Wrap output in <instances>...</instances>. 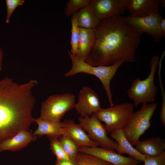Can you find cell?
Masks as SVG:
<instances>
[{"mask_svg": "<svg viewBox=\"0 0 165 165\" xmlns=\"http://www.w3.org/2000/svg\"><path fill=\"white\" fill-rule=\"evenodd\" d=\"M38 84L30 79L19 84L8 77L0 80V143L22 130H29L34 122L32 90Z\"/></svg>", "mask_w": 165, "mask_h": 165, "instance_id": "cell-2", "label": "cell"}, {"mask_svg": "<svg viewBox=\"0 0 165 165\" xmlns=\"http://www.w3.org/2000/svg\"><path fill=\"white\" fill-rule=\"evenodd\" d=\"M6 4L7 9L6 23L9 22L10 18L14 10L19 6L22 5L24 2V0H6Z\"/></svg>", "mask_w": 165, "mask_h": 165, "instance_id": "cell-26", "label": "cell"}, {"mask_svg": "<svg viewBox=\"0 0 165 165\" xmlns=\"http://www.w3.org/2000/svg\"><path fill=\"white\" fill-rule=\"evenodd\" d=\"M37 137L29 130H22L13 137L0 143V153L6 150L18 151L35 141Z\"/></svg>", "mask_w": 165, "mask_h": 165, "instance_id": "cell-15", "label": "cell"}, {"mask_svg": "<svg viewBox=\"0 0 165 165\" xmlns=\"http://www.w3.org/2000/svg\"><path fill=\"white\" fill-rule=\"evenodd\" d=\"M130 0H90L88 6L100 21L121 15L128 10Z\"/></svg>", "mask_w": 165, "mask_h": 165, "instance_id": "cell-9", "label": "cell"}, {"mask_svg": "<svg viewBox=\"0 0 165 165\" xmlns=\"http://www.w3.org/2000/svg\"><path fill=\"white\" fill-rule=\"evenodd\" d=\"M135 148L141 154L148 156H159L165 152V140L159 137L140 141Z\"/></svg>", "mask_w": 165, "mask_h": 165, "instance_id": "cell-18", "label": "cell"}, {"mask_svg": "<svg viewBox=\"0 0 165 165\" xmlns=\"http://www.w3.org/2000/svg\"><path fill=\"white\" fill-rule=\"evenodd\" d=\"M159 27L162 33L164 36H165V19L163 18L161 20L160 24Z\"/></svg>", "mask_w": 165, "mask_h": 165, "instance_id": "cell-29", "label": "cell"}, {"mask_svg": "<svg viewBox=\"0 0 165 165\" xmlns=\"http://www.w3.org/2000/svg\"><path fill=\"white\" fill-rule=\"evenodd\" d=\"M78 165H113L97 157L79 152L75 157Z\"/></svg>", "mask_w": 165, "mask_h": 165, "instance_id": "cell-22", "label": "cell"}, {"mask_svg": "<svg viewBox=\"0 0 165 165\" xmlns=\"http://www.w3.org/2000/svg\"><path fill=\"white\" fill-rule=\"evenodd\" d=\"M72 24L71 35L70 44L71 49L70 53L77 56L78 53L79 38V28L75 20L71 18Z\"/></svg>", "mask_w": 165, "mask_h": 165, "instance_id": "cell-24", "label": "cell"}, {"mask_svg": "<svg viewBox=\"0 0 165 165\" xmlns=\"http://www.w3.org/2000/svg\"><path fill=\"white\" fill-rule=\"evenodd\" d=\"M75 108L80 116H90L101 108L100 101L92 88L84 86L79 91L78 101L76 103Z\"/></svg>", "mask_w": 165, "mask_h": 165, "instance_id": "cell-12", "label": "cell"}, {"mask_svg": "<svg viewBox=\"0 0 165 165\" xmlns=\"http://www.w3.org/2000/svg\"><path fill=\"white\" fill-rule=\"evenodd\" d=\"M94 41V29L79 28L78 53L76 57L85 60L93 48Z\"/></svg>", "mask_w": 165, "mask_h": 165, "instance_id": "cell-19", "label": "cell"}, {"mask_svg": "<svg viewBox=\"0 0 165 165\" xmlns=\"http://www.w3.org/2000/svg\"><path fill=\"white\" fill-rule=\"evenodd\" d=\"M68 53L71 59L72 66L71 69L64 75L65 77L74 75L79 73H84L93 75L101 82L106 94L110 107L114 105L110 88V82L119 67L124 62L119 61L112 65L108 66H94L86 62L84 60Z\"/></svg>", "mask_w": 165, "mask_h": 165, "instance_id": "cell-3", "label": "cell"}, {"mask_svg": "<svg viewBox=\"0 0 165 165\" xmlns=\"http://www.w3.org/2000/svg\"><path fill=\"white\" fill-rule=\"evenodd\" d=\"M34 120L38 125L37 129L33 133L34 136L41 137L46 135L49 138H59L62 135L68 136V131L62 127L61 122L55 123L38 118H34Z\"/></svg>", "mask_w": 165, "mask_h": 165, "instance_id": "cell-16", "label": "cell"}, {"mask_svg": "<svg viewBox=\"0 0 165 165\" xmlns=\"http://www.w3.org/2000/svg\"><path fill=\"white\" fill-rule=\"evenodd\" d=\"M134 106L130 103H125L114 105L107 108H101L94 115L104 125L107 134L125 126L130 115L133 112Z\"/></svg>", "mask_w": 165, "mask_h": 165, "instance_id": "cell-7", "label": "cell"}, {"mask_svg": "<svg viewBox=\"0 0 165 165\" xmlns=\"http://www.w3.org/2000/svg\"><path fill=\"white\" fill-rule=\"evenodd\" d=\"M159 60L157 55L152 56L150 64V72L148 76L142 80L137 78L132 81L127 93L134 102V106L140 104L144 105L155 101L157 90L154 82L155 75Z\"/></svg>", "mask_w": 165, "mask_h": 165, "instance_id": "cell-4", "label": "cell"}, {"mask_svg": "<svg viewBox=\"0 0 165 165\" xmlns=\"http://www.w3.org/2000/svg\"><path fill=\"white\" fill-rule=\"evenodd\" d=\"M63 127L67 129L68 136L79 147L82 146L98 147L99 145L92 140L79 124L75 123L72 119H65L61 122Z\"/></svg>", "mask_w": 165, "mask_h": 165, "instance_id": "cell-14", "label": "cell"}, {"mask_svg": "<svg viewBox=\"0 0 165 165\" xmlns=\"http://www.w3.org/2000/svg\"><path fill=\"white\" fill-rule=\"evenodd\" d=\"M55 165H78L75 158L68 160L56 159Z\"/></svg>", "mask_w": 165, "mask_h": 165, "instance_id": "cell-28", "label": "cell"}, {"mask_svg": "<svg viewBox=\"0 0 165 165\" xmlns=\"http://www.w3.org/2000/svg\"><path fill=\"white\" fill-rule=\"evenodd\" d=\"M3 52L0 47V72L2 70L3 60Z\"/></svg>", "mask_w": 165, "mask_h": 165, "instance_id": "cell-30", "label": "cell"}, {"mask_svg": "<svg viewBox=\"0 0 165 165\" xmlns=\"http://www.w3.org/2000/svg\"><path fill=\"white\" fill-rule=\"evenodd\" d=\"M111 137L117 143L116 150L120 154H126L139 162H143L146 156L133 147L126 137L122 129L115 130L111 133Z\"/></svg>", "mask_w": 165, "mask_h": 165, "instance_id": "cell-17", "label": "cell"}, {"mask_svg": "<svg viewBox=\"0 0 165 165\" xmlns=\"http://www.w3.org/2000/svg\"><path fill=\"white\" fill-rule=\"evenodd\" d=\"M160 0H130L128 10L131 17L143 18L158 12Z\"/></svg>", "mask_w": 165, "mask_h": 165, "instance_id": "cell-13", "label": "cell"}, {"mask_svg": "<svg viewBox=\"0 0 165 165\" xmlns=\"http://www.w3.org/2000/svg\"><path fill=\"white\" fill-rule=\"evenodd\" d=\"M98 147H80L79 151L97 157L113 165H138L140 162L133 157L123 156L113 149Z\"/></svg>", "mask_w": 165, "mask_h": 165, "instance_id": "cell-11", "label": "cell"}, {"mask_svg": "<svg viewBox=\"0 0 165 165\" xmlns=\"http://www.w3.org/2000/svg\"><path fill=\"white\" fill-rule=\"evenodd\" d=\"M79 124L92 140L103 147L116 150L117 143L108 137L104 126L93 114L90 116L79 118Z\"/></svg>", "mask_w": 165, "mask_h": 165, "instance_id": "cell-8", "label": "cell"}, {"mask_svg": "<svg viewBox=\"0 0 165 165\" xmlns=\"http://www.w3.org/2000/svg\"><path fill=\"white\" fill-rule=\"evenodd\" d=\"M143 162L144 165H165V152L157 156H146Z\"/></svg>", "mask_w": 165, "mask_h": 165, "instance_id": "cell-27", "label": "cell"}, {"mask_svg": "<svg viewBox=\"0 0 165 165\" xmlns=\"http://www.w3.org/2000/svg\"><path fill=\"white\" fill-rule=\"evenodd\" d=\"M58 140L69 158H75L79 152V147L68 136L62 135Z\"/></svg>", "mask_w": 165, "mask_h": 165, "instance_id": "cell-21", "label": "cell"}, {"mask_svg": "<svg viewBox=\"0 0 165 165\" xmlns=\"http://www.w3.org/2000/svg\"><path fill=\"white\" fill-rule=\"evenodd\" d=\"M165 0H161L160 3L161 4L162 6H165Z\"/></svg>", "mask_w": 165, "mask_h": 165, "instance_id": "cell-31", "label": "cell"}, {"mask_svg": "<svg viewBox=\"0 0 165 165\" xmlns=\"http://www.w3.org/2000/svg\"><path fill=\"white\" fill-rule=\"evenodd\" d=\"M90 0H69L64 9L65 15L72 16L82 8L88 6Z\"/></svg>", "mask_w": 165, "mask_h": 165, "instance_id": "cell-23", "label": "cell"}, {"mask_svg": "<svg viewBox=\"0 0 165 165\" xmlns=\"http://www.w3.org/2000/svg\"><path fill=\"white\" fill-rule=\"evenodd\" d=\"M157 104L156 102L142 105L140 109L133 112L122 129L126 137L132 145L139 141L140 136L148 129Z\"/></svg>", "mask_w": 165, "mask_h": 165, "instance_id": "cell-5", "label": "cell"}, {"mask_svg": "<svg viewBox=\"0 0 165 165\" xmlns=\"http://www.w3.org/2000/svg\"><path fill=\"white\" fill-rule=\"evenodd\" d=\"M93 48L84 60L94 66H108L123 61L134 63L142 33L121 15L100 21L94 28Z\"/></svg>", "mask_w": 165, "mask_h": 165, "instance_id": "cell-1", "label": "cell"}, {"mask_svg": "<svg viewBox=\"0 0 165 165\" xmlns=\"http://www.w3.org/2000/svg\"><path fill=\"white\" fill-rule=\"evenodd\" d=\"M125 18L129 23L138 31L142 33H146L156 42H160L164 37L159 27L160 22L163 17L159 12L152 15L143 18H134L129 16Z\"/></svg>", "mask_w": 165, "mask_h": 165, "instance_id": "cell-10", "label": "cell"}, {"mask_svg": "<svg viewBox=\"0 0 165 165\" xmlns=\"http://www.w3.org/2000/svg\"><path fill=\"white\" fill-rule=\"evenodd\" d=\"M75 95L71 93L53 95L42 103L40 119L60 123L65 114L75 108Z\"/></svg>", "mask_w": 165, "mask_h": 165, "instance_id": "cell-6", "label": "cell"}, {"mask_svg": "<svg viewBox=\"0 0 165 165\" xmlns=\"http://www.w3.org/2000/svg\"><path fill=\"white\" fill-rule=\"evenodd\" d=\"M71 18L75 20L79 28L86 29H94L100 21L88 5L80 9Z\"/></svg>", "mask_w": 165, "mask_h": 165, "instance_id": "cell-20", "label": "cell"}, {"mask_svg": "<svg viewBox=\"0 0 165 165\" xmlns=\"http://www.w3.org/2000/svg\"><path fill=\"white\" fill-rule=\"evenodd\" d=\"M57 138H49L50 141V147L52 153L56 157L57 159L61 160L69 159L64 151Z\"/></svg>", "mask_w": 165, "mask_h": 165, "instance_id": "cell-25", "label": "cell"}]
</instances>
